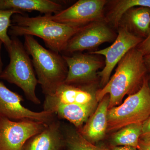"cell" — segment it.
<instances>
[{
  "label": "cell",
  "instance_id": "6da1fadb",
  "mask_svg": "<svg viewBox=\"0 0 150 150\" xmlns=\"http://www.w3.org/2000/svg\"><path fill=\"white\" fill-rule=\"evenodd\" d=\"M148 70L144 56L137 47L133 48L118 63L115 73L96 94L97 101L109 96L108 110L118 105L126 95L137 92L142 86Z\"/></svg>",
  "mask_w": 150,
  "mask_h": 150
},
{
  "label": "cell",
  "instance_id": "7a4b0ae2",
  "mask_svg": "<svg viewBox=\"0 0 150 150\" xmlns=\"http://www.w3.org/2000/svg\"><path fill=\"white\" fill-rule=\"evenodd\" d=\"M83 26L60 23L46 15L29 17L24 14L16 13L12 17L8 33L11 37L37 36L49 49L60 54L64 52L70 39Z\"/></svg>",
  "mask_w": 150,
  "mask_h": 150
},
{
  "label": "cell",
  "instance_id": "3957f363",
  "mask_svg": "<svg viewBox=\"0 0 150 150\" xmlns=\"http://www.w3.org/2000/svg\"><path fill=\"white\" fill-rule=\"evenodd\" d=\"M24 46L32 57L38 83L45 96L54 93L64 83L68 73V67L63 56L44 48L30 35L24 36Z\"/></svg>",
  "mask_w": 150,
  "mask_h": 150
},
{
  "label": "cell",
  "instance_id": "277c9868",
  "mask_svg": "<svg viewBox=\"0 0 150 150\" xmlns=\"http://www.w3.org/2000/svg\"><path fill=\"white\" fill-rule=\"evenodd\" d=\"M11 43L6 49L9 63L0 74V79L20 88L29 101L36 105L41 101L35 93L38 81L31 59L24 45L18 37H11Z\"/></svg>",
  "mask_w": 150,
  "mask_h": 150
},
{
  "label": "cell",
  "instance_id": "5b68a950",
  "mask_svg": "<svg viewBox=\"0 0 150 150\" xmlns=\"http://www.w3.org/2000/svg\"><path fill=\"white\" fill-rule=\"evenodd\" d=\"M150 117V86L145 78L141 88L122 104L108 112L107 131H117L127 125L143 123Z\"/></svg>",
  "mask_w": 150,
  "mask_h": 150
},
{
  "label": "cell",
  "instance_id": "8992f818",
  "mask_svg": "<svg viewBox=\"0 0 150 150\" xmlns=\"http://www.w3.org/2000/svg\"><path fill=\"white\" fill-rule=\"evenodd\" d=\"M48 124L32 120L14 121L0 116V150H23L28 141Z\"/></svg>",
  "mask_w": 150,
  "mask_h": 150
},
{
  "label": "cell",
  "instance_id": "52a82bcc",
  "mask_svg": "<svg viewBox=\"0 0 150 150\" xmlns=\"http://www.w3.org/2000/svg\"><path fill=\"white\" fill-rule=\"evenodd\" d=\"M142 40L141 38L134 35L128 28L122 25L118 29L115 41L111 46L90 53L94 55H102L105 58L104 68L98 73L103 87L110 80V75L116 65L129 51L139 46Z\"/></svg>",
  "mask_w": 150,
  "mask_h": 150
},
{
  "label": "cell",
  "instance_id": "ba28073f",
  "mask_svg": "<svg viewBox=\"0 0 150 150\" xmlns=\"http://www.w3.org/2000/svg\"><path fill=\"white\" fill-rule=\"evenodd\" d=\"M106 0H79L68 8L52 15V20L75 26H83L94 22L103 21Z\"/></svg>",
  "mask_w": 150,
  "mask_h": 150
},
{
  "label": "cell",
  "instance_id": "9c48e42d",
  "mask_svg": "<svg viewBox=\"0 0 150 150\" xmlns=\"http://www.w3.org/2000/svg\"><path fill=\"white\" fill-rule=\"evenodd\" d=\"M21 96L9 89L0 81V116L14 121L32 120L49 123L57 117L48 111L35 112L24 107Z\"/></svg>",
  "mask_w": 150,
  "mask_h": 150
},
{
  "label": "cell",
  "instance_id": "30bf717a",
  "mask_svg": "<svg viewBox=\"0 0 150 150\" xmlns=\"http://www.w3.org/2000/svg\"><path fill=\"white\" fill-rule=\"evenodd\" d=\"M68 67L65 83L72 84H89L96 78L98 71L103 62L96 55L77 52L71 56L63 55Z\"/></svg>",
  "mask_w": 150,
  "mask_h": 150
},
{
  "label": "cell",
  "instance_id": "8fae6325",
  "mask_svg": "<svg viewBox=\"0 0 150 150\" xmlns=\"http://www.w3.org/2000/svg\"><path fill=\"white\" fill-rule=\"evenodd\" d=\"M114 35L103 21L94 22L84 26L69 40L64 53L74 54L96 48L111 41Z\"/></svg>",
  "mask_w": 150,
  "mask_h": 150
},
{
  "label": "cell",
  "instance_id": "7c38bea8",
  "mask_svg": "<svg viewBox=\"0 0 150 150\" xmlns=\"http://www.w3.org/2000/svg\"><path fill=\"white\" fill-rule=\"evenodd\" d=\"M96 93L88 84H72L64 83L54 93L45 96L44 111L61 105H88L95 104Z\"/></svg>",
  "mask_w": 150,
  "mask_h": 150
},
{
  "label": "cell",
  "instance_id": "4fadbf2b",
  "mask_svg": "<svg viewBox=\"0 0 150 150\" xmlns=\"http://www.w3.org/2000/svg\"><path fill=\"white\" fill-rule=\"evenodd\" d=\"M56 118L27 142L23 150H63L66 148L62 125Z\"/></svg>",
  "mask_w": 150,
  "mask_h": 150
},
{
  "label": "cell",
  "instance_id": "5bb4252c",
  "mask_svg": "<svg viewBox=\"0 0 150 150\" xmlns=\"http://www.w3.org/2000/svg\"><path fill=\"white\" fill-rule=\"evenodd\" d=\"M100 102L94 113L78 130L84 138L93 144L102 140L107 131L109 95L105 96Z\"/></svg>",
  "mask_w": 150,
  "mask_h": 150
},
{
  "label": "cell",
  "instance_id": "9a60e30c",
  "mask_svg": "<svg viewBox=\"0 0 150 150\" xmlns=\"http://www.w3.org/2000/svg\"><path fill=\"white\" fill-rule=\"evenodd\" d=\"M0 9L13 10L22 13L37 11L44 15H52L63 10L62 4L51 0H0Z\"/></svg>",
  "mask_w": 150,
  "mask_h": 150
},
{
  "label": "cell",
  "instance_id": "2e32d148",
  "mask_svg": "<svg viewBox=\"0 0 150 150\" xmlns=\"http://www.w3.org/2000/svg\"><path fill=\"white\" fill-rule=\"evenodd\" d=\"M122 25L143 35H147L150 29V8L138 7L130 9L124 14ZM121 23V22H120Z\"/></svg>",
  "mask_w": 150,
  "mask_h": 150
},
{
  "label": "cell",
  "instance_id": "e0dca14e",
  "mask_svg": "<svg viewBox=\"0 0 150 150\" xmlns=\"http://www.w3.org/2000/svg\"><path fill=\"white\" fill-rule=\"evenodd\" d=\"M143 123L127 125L112 135V146H127L138 149L142 132Z\"/></svg>",
  "mask_w": 150,
  "mask_h": 150
},
{
  "label": "cell",
  "instance_id": "ac0fdd59",
  "mask_svg": "<svg viewBox=\"0 0 150 150\" xmlns=\"http://www.w3.org/2000/svg\"><path fill=\"white\" fill-rule=\"evenodd\" d=\"M113 2L106 19L115 27L119 26L124 14L130 9L138 7L150 8V0H118Z\"/></svg>",
  "mask_w": 150,
  "mask_h": 150
},
{
  "label": "cell",
  "instance_id": "d6986e66",
  "mask_svg": "<svg viewBox=\"0 0 150 150\" xmlns=\"http://www.w3.org/2000/svg\"><path fill=\"white\" fill-rule=\"evenodd\" d=\"M62 128L67 150H105L86 139L75 127Z\"/></svg>",
  "mask_w": 150,
  "mask_h": 150
},
{
  "label": "cell",
  "instance_id": "ffe728a7",
  "mask_svg": "<svg viewBox=\"0 0 150 150\" xmlns=\"http://www.w3.org/2000/svg\"><path fill=\"white\" fill-rule=\"evenodd\" d=\"M16 13L24 14L13 10H4L0 9V40L3 42L6 49L9 47L11 43V38L9 36L8 32L11 23L12 17Z\"/></svg>",
  "mask_w": 150,
  "mask_h": 150
},
{
  "label": "cell",
  "instance_id": "44dd1931",
  "mask_svg": "<svg viewBox=\"0 0 150 150\" xmlns=\"http://www.w3.org/2000/svg\"><path fill=\"white\" fill-rule=\"evenodd\" d=\"M137 48L144 56L150 53V29L147 37L142 40Z\"/></svg>",
  "mask_w": 150,
  "mask_h": 150
},
{
  "label": "cell",
  "instance_id": "7402d4cb",
  "mask_svg": "<svg viewBox=\"0 0 150 150\" xmlns=\"http://www.w3.org/2000/svg\"><path fill=\"white\" fill-rule=\"evenodd\" d=\"M140 140L144 141L150 140V117L143 123L142 134Z\"/></svg>",
  "mask_w": 150,
  "mask_h": 150
},
{
  "label": "cell",
  "instance_id": "603a6c76",
  "mask_svg": "<svg viewBox=\"0 0 150 150\" xmlns=\"http://www.w3.org/2000/svg\"><path fill=\"white\" fill-rule=\"evenodd\" d=\"M138 150H150V140L144 141L140 140Z\"/></svg>",
  "mask_w": 150,
  "mask_h": 150
},
{
  "label": "cell",
  "instance_id": "cb8c5ba5",
  "mask_svg": "<svg viewBox=\"0 0 150 150\" xmlns=\"http://www.w3.org/2000/svg\"><path fill=\"white\" fill-rule=\"evenodd\" d=\"M105 150H110L105 149ZM110 150H138L136 148L132 147L131 146H112L110 148Z\"/></svg>",
  "mask_w": 150,
  "mask_h": 150
},
{
  "label": "cell",
  "instance_id": "d4e9b609",
  "mask_svg": "<svg viewBox=\"0 0 150 150\" xmlns=\"http://www.w3.org/2000/svg\"><path fill=\"white\" fill-rule=\"evenodd\" d=\"M144 61L147 69L150 71V53L144 56Z\"/></svg>",
  "mask_w": 150,
  "mask_h": 150
},
{
  "label": "cell",
  "instance_id": "484cf974",
  "mask_svg": "<svg viewBox=\"0 0 150 150\" xmlns=\"http://www.w3.org/2000/svg\"><path fill=\"white\" fill-rule=\"evenodd\" d=\"M3 44V42L0 40V74L2 71L3 69V63L1 57V49L2 45Z\"/></svg>",
  "mask_w": 150,
  "mask_h": 150
},
{
  "label": "cell",
  "instance_id": "4316f807",
  "mask_svg": "<svg viewBox=\"0 0 150 150\" xmlns=\"http://www.w3.org/2000/svg\"><path fill=\"white\" fill-rule=\"evenodd\" d=\"M149 86H150V84L149 83Z\"/></svg>",
  "mask_w": 150,
  "mask_h": 150
}]
</instances>
